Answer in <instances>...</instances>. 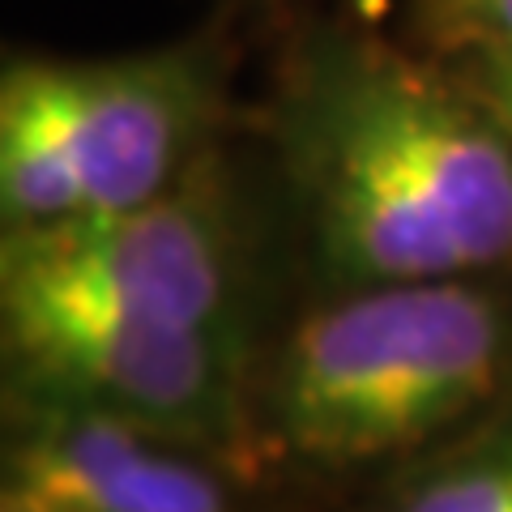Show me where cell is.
I'll return each instance as SVG.
<instances>
[{
  "label": "cell",
  "instance_id": "1",
  "mask_svg": "<svg viewBox=\"0 0 512 512\" xmlns=\"http://www.w3.org/2000/svg\"><path fill=\"white\" fill-rule=\"evenodd\" d=\"M303 299L261 141L235 133L137 210L0 235V372L256 466L252 389ZM269 478V474H265Z\"/></svg>",
  "mask_w": 512,
  "mask_h": 512
},
{
  "label": "cell",
  "instance_id": "2",
  "mask_svg": "<svg viewBox=\"0 0 512 512\" xmlns=\"http://www.w3.org/2000/svg\"><path fill=\"white\" fill-rule=\"evenodd\" d=\"M256 141L303 295L512 265V133L423 47L355 30L303 39Z\"/></svg>",
  "mask_w": 512,
  "mask_h": 512
},
{
  "label": "cell",
  "instance_id": "3",
  "mask_svg": "<svg viewBox=\"0 0 512 512\" xmlns=\"http://www.w3.org/2000/svg\"><path fill=\"white\" fill-rule=\"evenodd\" d=\"M512 406V291L500 274L303 295L252 389L256 466L303 495H367Z\"/></svg>",
  "mask_w": 512,
  "mask_h": 512
},
{
  "label": "cell",
  "instance_id": "4",
  "mask_svg": "<svg viewBox=\"0 0 512 512\" xmlns=\"http://www.w3.org/2000/svg\"><path fill=\"white\" fill-rule=\"evenodd\" d=\"M235 128L218 35L120 56L0 52V235L137 210Z\"/></svg>",
  "mask_w": 512,
  "mask_h": 512
},
{
  "label": "cell",
  "instance_id": "5",
  "mask_svg": "<svg viewBox=\"0 0 512 512\" xmlns=\"http://www.w3.org/2000/svg\"><path fill=\"white\" fill-rule=\"evenodd\" d=\"M0 491L43 512H312V495L218 448L9 372Z\"/></svg>",
  "mask_w": 512,
  "mask_h": 512
},
{
  "label": "cell",
  "instance_id": "6",
  "mask_svg": "<svg viewBox=\"0 0 512 512\" xmlns=\"http://www.w3.org/2000/svg\"><path fill=\"white\" fill-rule=\"evenodd\" d=\"M355 512H512V406L384 478Z\"/></svg>",
  "mask_w": 512,
  "mask_h": 512
},
{
  "label": "cell",
  "instance_id": "7",
  "mask_svg": "<svg viewBox=\"0 0 512 512\" xmlns=\"http://www.w3.org/2000/svg\"><path fill=\"white\" fill-rule=\"evenodd\" d=\"M414 47L444 64L512 52V0H406Z\"/></svg>",
  "mask_w": 512,
  "mask_h": 512
},
{
  "label": "cell",
  "instance_id": "8",
  "mask_svg": "<svg viewBox=\"0 0 512 512\" xmlns=\"http://www.w3.org/2000/svg\"><path fill=\"white\" fill-rule=\"evenodd\" d=\"M461 73V82H466L478 99H483L500 124L512 133V52H495V56H474V60H461L453 64Z\"/></svg>",
  "mask_w": 512,
  "mask_h": 512
},
{
  "label": "cell",
  "instance_id": "9",
  "mask_svg": "<svg viewBox=\"0 0 512 512\" xmlns=\"http://www.w3.org/2000/svg\"><path fill=\"white\" fill-rule=\"evenodd\" d=\"M0 512H43V508H35L30 500H22V495H9V491H0Z\"/></svg>",
  "mask_w": 512,
  "mask_h": 512
}]
</instances>
